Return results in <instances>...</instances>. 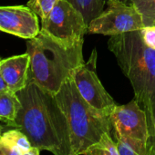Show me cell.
I'll return each instance as SVG.
<instances>
[{"mask_svg": "<svg viewBox=\"0 0 155 155\" xmlns=\"http://www.w3.org/2000/svg\"><path fill=\"white\" fill-rule=\"evenodd\" d=\"M21 108L14 128L20 130L32 146L55 155H71L70 132L67 118L54 94L33 82L16 93Z\"/></svg>", "mask_w": 155, "mask_h": 155, "instance_id": "1", "label": "cell"}, {"mask_svg": "<svg viewBox=\"0 0 155 155\" xmlns=\"http://www.w3.org/2000/svg\"><path fill=\"white\" fill-rule=\"evenodd\" d=\"M108 47L146 113L150 137L155 136V49L145 44L140 30L111 36Z\"/></svg>", "mask_w": 155, "mask_h": 155, "instance_id": "2", "label": "cell"}, {"mask_svg": "<svg viewBox=\"0 0 155 155\" xmlns=\"http://www.w3.org/2000/svg\"><path fill=\"white\" fill-rule=\"evenodd\" d=\"M26 53L30 57L28 82L56 94L72 73L85 63L83 43L66 46L40 31L26 40Z\"/></svg>", "mask_w": 155, "mask_h": 155, "instance_id": "3", "label": "cell"}, {"mask_svg": "<svg viewBox=\"0 0 155 155\" xmlns=\"http://www.w3.org/2000/svg\"><path fill=\"white\" fill-rule=\"evenodd\" d=\"M55 97L69 126L71 155H81L104 134H111L110 117L99 112L81 96L72 75L64 82Z\"/></svg>", "mask_w": 155, "mask_h": 155, "instance_id": "4", "label": "cell"}, {"mask_svg": "<svg viewBox=\"0 0 155 155\" xmlns=\"http://www.w3.org/2000/svg\"><path fill=\"white\" fill-rule=\"evenodd\" d=\"M88 25L77 7L68 0H58L49 14L41 19L40 31L69 47L84 42Z\"/></svg>", "mask_w": 155, "mask_h": 155, "instance_id": "5", "label": "cell"}, {"mask_svg": "<svg viewBox=\"0 0 155 155\" xmlns=\"http://www.w3.org/2000/svg\"><path fill=\"white\" fill-rule=\"evenodd\" d=\"M106 5L107 8L89 23L88 34L112 36L144 27L143 17L133 5L120 0H109Z\"/></svg>", "mask_w": 155, "mask_h": 155, "instance_id": "6", "label": "cell"}, {"mask_svg": "<svg viewBox=\"0 0 155 155\" xmlns=\"http://www.w3.org/2000/svg\"><path fill=\"white\" fill-rule=\"evenodd\" d=\"M97 57V49L94 48L88 62L72 73V78L81 96L99 112L110 117L117 104L98 77Z\"/></svg>", "mask_w": 155, "mask_h": 155, "instance_id": "7", "label": "cell"}, {"mask_svg": "<svg viewBox=\"0 0 155 155\" xmlns=\"http://www.w3.org/2000/svg\"><path fill=\"white\" fill-rule=\"evenodd\" d=\"M111 133L148 143L150 133L145 111L134 98L127 104L116 105L110 116Z\"/></svg>", "mask_w": 155, "mask_h": 155, "instance_id": "8", "label": "cell"}, {"mask_svg": "<svg viewBox=\"0 0 155 155\" xmlns=\"http://www.w3.org/2000/svg\"><path fill=\"white\" fill-rule=\"evenodd\" d=\"M0 31L31 39L40 32L38 15L27 5L0 6Z\"/></svg>", "mask_w": 155, "mask_h": 155, "instance_id": "9", "label": "cell"}, {"mask_svg": "<svg viewBox=\"0 0 155 155\" xmlns=\"http://www.w3.org/2000/svg\"><path fill=\"white\" fill-rule=\"evenodd\" d=\"M29 64L30 57L26 52L0 60V72L9 91L16 94L26 86Z\"/></svg>", "mask_w": 155, "mask_h": 155, "instance_id": "10", "label": "cell"}, {"mask_svg": "<svg viewBox=\"0 0 155 155\" xmlns=\"http://www.w3.org/2000/svg\"><path fill=\"white\" fill-rule=\"evenodd\" d=\"M40 152L16 128L6 130L0 135V155H38Z\"/></svg>", "mask_w": 155, "mask_h": 155, "instance_id": "11", "label": "cell"}, {"mask_svg": "<svg viewBox=\"0 0 155 155\" xmlns=\"http://www.w3.org/2000/svg\"><path fill=\"white\" fill-rule=\"evenodd\" d=\"M21 108V102L16 93L7 91L0 94V121L7 128H14L15 119Z\"/></svg>", "mask_w": 155, "mask_h": 155, "instance_id": "12", "label": "cell"}, {"mask_svg": "<svg viewBox=\"0 0 155 155\" xmlns=\"http://www.w3.org/2000/svg\"><path fill=\"white\" fill-rule=\"evenodd\" d=\"M117 144L120 155H148L147 143L129 137L111 133Z\"/></svg>", "mask_w": 155, "mask_h": 155, "instance_id": "13", "label": "cell"}, {"mask_svg": "<svg viewBox=\"0 0 155 155\" xmlns=\"http://www.w3.org/2000/svg\"><path fill=\"white\" fill-rule=\"evenodd\" d=\"M81 154L85 155H120L117 144L111 134H104L101 138L89 148H87Z\"/></svg>", "mask_w": 155, "mask_h": 155, "instance_id": "14", "label": "cell"}, {"mask_svg": "<svg viewBox=\"0 0 155 155\" xmlns=\"http://www.w3.org/2000/svg\"><path fill=\"white\" fill-rule=\"evenodd\" d=\"M77 7L84 15L86 22L89 23L98 16L104 9V0H68Z\"/></svg>", "mask_w": 155, "mask_h": 155, "instance_id": "15", "label": "cell"}, {"mask_svg": "<svg viewBox=\"0 0 155 155\" xmlns=\"http://www.w3.org/2000/svg\"><path fill=\"white\" fill-rule=\"evenodd\" d=\"M141 14L144 26H155V0H130Z\"/></svg>", "mask_w": 155, "mask_h": 155, "instance_id": "16", "label": "cell"}, {"mask_svg": "<svg viewBox=\"0 0 155 155\" xmlns=\"http://www.w3.org/2000/svg\"><path fill=\"white\" fill-rule=\"evenodd\" d=\"M58 0H29L26 5L31 8L41 19L45 18Z\"/></svg>", "mask_w": 155, "mask_h": 155, "instance_id": "17", "label": "cell"}, {"mask_svg": "<svg viewBox=\"0 0 155 155\" xmlns=\"http://www.w3.org/2000/svg\"><path fill=\"white\" fill-rule=\"evenodd\" d=\"M140 32L145 44L155 49V26H144Z\"/></svg>", "mask_w": 155, "mask_h": 155, "instance_id": "18", "label": "cell"}, {"mask_svg": "<svg viewBox=\"0 0 155 155\" xmlns=\"http://www.w3.org/2000/svg\"><path fill=\"white\" fill-rule=\"evenodd\" d=\"M148 147V155H155V136L149 138L147 143Z\"/></svg>", "mask_w": 155, "mask_h": 155, "instance_id": "19", "label": "cell"}, {"mask_svg": "<svg viewBox=\"0 0 155 155\" xmlns=\"http://www.w3.org/2000/svg\"><path fill=\"white\" fill-rule=\"evenodd\" d=\"M7 91H9V89H8V87H7V85H6L5 80H4L3 76L1 74V72H0V94L5 93Z\"/></svg>", "mask_w": 155, "mask_h": 155, "instance_id": "20", "label": "cell"}, {"mask_svg": "<svg viewBox=\"0 0 155 155\" xmlns=\"http://www.w3.org/2000/svg\"><path fill=\"white\" fill-rule=\"evenodd\" d=\"M5 127H6V125L5 126H4V125H2V124H0V135L2 134V133L4 132V129H5ZM7 128V127H6Z\"/></svg>", "mask_w": 155, "mask_h": 155, "instance_id": "21", "label": "cell"}, {"mask_svg": "<svg viewBox=\"0 0 155 155\" xmlns=\"http://www.w3.org/2000/svg\"><path fill=\"white\" fill-rule=\"evenodd\" d=\"M108 1H109V0H104L105 4H106ZM120 1H122V2H123V3H126V4H130V0H120Z\"/></svg>", "mask_w": 155, "mask_h": 155, "instance_id": "22", "label": "cell"}, {"mask_svg": "<svg viewBox=\"0 0 155 155\" xmlns=\"http://www.w3.org/2000/svg\"><path fill=\"white\" fill-rule=\"evenodd\" d=\"M154 128H155V115H154Z\"/></svg>", "mask_w": 155, "mask_h": 155, "instance_id": "23", "label": "cell"}, {"mask_svg": "<svg viewBox=\"0 0 155 155\" xmlns=\"http://www.w3.org/2000/svg\"><path fill=\"white\" fill-rule=\"evenodd\" d=\"M0 60H1V58H0Z\"/></svg>", "mask_w": 155, "mask_h": 155, "instance_id": "24", "label": "cell"}]
</instances>
